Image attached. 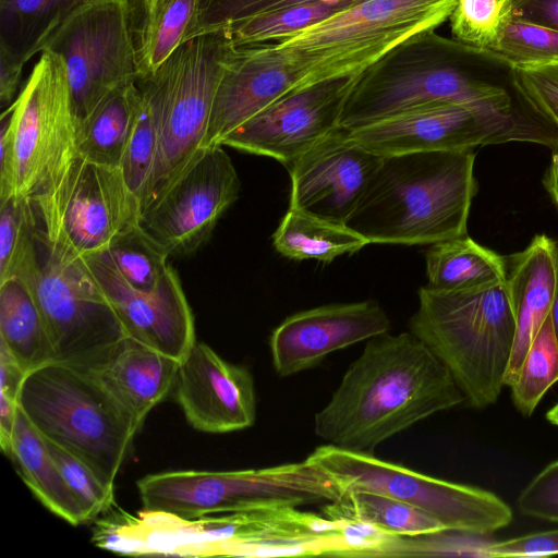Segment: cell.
Wrapping results in <instances>:
<instances>
[{
	"mask_svg": "<svg viewBox=\"0 0 558 558\" xmlns=\"http://www.w3.org/2000/svg\"><path fill=\"white\" fill-rule=\"evenodd\" d=\"M465 398L446 366L410 331L367 340L328 403L314 416L318 438L374 454L387 439Z\"/></svg>",
	"mask_w": 558,
	"mask_h": 558,
	"instance_id": "cell-1",
	"label": "cell"
},
{
	"mask_svg": "<svg viewBox=\"0 0 558 558\" xmlns=\"http://www.w3.org/2000/svg\"><path fill=\"white\" fill-rule=\"evenodd\" d=\"M474 149L384 157L345 225L369 243L434 244L468 234Z\"/></svg>",
	"mask_w": 558,
	"mask_h": 558,
	"instance_id": "cell-2",
	"label": "cell"
},
{
	"mask_svg": "<svg viewBox=\"0 0 558 558\" xmlns=\"http://www.w3.org/2000/svg\"><path fill=\"white\" fill-rule=\"evenodd\" d=\"M456 4L457 0H359L277 39L269 47L291 75L283 97L341 82L352 92L353 82L368 69L449 20Z\"/></svg>",
	"mask_w": 558,
	"mask_h": 558,
	"instance_id": "cell-3",
	"label": "cell"
},
{
	"mask_svg": "<svg viewBox=\"0 0 558 558\" xmlns=\"http://www.w3.org/2000/svg\"><path fill=\"white\" fill-rule=\"evenodd\" d=\"M515 330L507 280L457 292L422 287L409 320V331L446 366L465 401L480 410L500 396Z\"/></svg>",
	"mask_w": 558,
	"mask_h": 558,
	"instance_id": "cell-4",
	"label": "cell"
},
{
	"mask_svg": "<svg viewBox=\"0 0 558 558\" xmlns=\"http://www.w3.org/2000/svg\"><path fill=\"white\" fill-rule=\"evenodd\" d=\"M295 508L183 518L143 509L136 515L113 511L96 522L93 542L133 556L234 557L281 554L303 535Z\"/></svg>",
	"mask_w": 558,
	"mask_h": 558,
	"instance_id": "cell-5",
	"label": "cell"
},
{
	"mask_svg": "<svg viewBox=\"0 0 558 558\" xmlns=\"http://www.w3.org/2000/svg\"><path fill=\"white\" fill-rule=\"evenodd\" d=\"M17 402L43 437L114 486L140 428L90 372L46 363L26 374Z\"/></svg>",
	"mask_w": 558,
	"mask_h": 558,
	"instance_id": "cell-6",
	"label": "cell"
},
{
	"mask_svg": "<svg viewBox=\"0 0 558 558\" xmlns=\"http://www.w3.org/2000/svg\"><path fill=\"white\" fill-rule=\"evenodd\" d=\"M143 509L183 518L339 502V483L308 458L300 462L236 471L178 470L136 482Z\"/></svg>",
	"mask_w": 558,
	"mask_h": 558,
	"instance_id": "cell-7",
	"label": "cell"
},
{
	"mask_svg": "<svg viewBox=\"0 0 558 558\" xmlns=\"http://www.w3.org/2000/svg\"><path fill=\"white\" fill-rule=\"evenodd\" d=\"M229 39L222 29L181 45L153 73L137 77L159 122L155 161L141 201L150 206L204 148Z\"/></svg>",
	"mask_w": 558,
	"mask_h": 558,
	"instance_id": "cell-8",
	"label": "cell"
},
{
	"mask_svg": "<svg viewBox=\"0 0 558 558\" xmlns=\"http://www.w3.org/2000/svg\"><path fill=\"white\" fill-rule=\"evenodd\" d=\"M31 202L39 243L62 262L106 250L119 232L141 217L140 201L121 169L80 155Z\"/></svg>",
	"mask_w": 558,
	"mask_h": 558,
	"instance_id": "cell-9",
	"label": "cell"
},
{
	"mask_svg": "<svg viewBox=\"0 0 558 558\" xmlns=\"http://www.w3.org/2000/svg\"><path fill=\"white\" fill-rule=\"evenodd\" d=\"M441 101L506 116L537 114L518 92L512 68L473 48L461 64L433 65L353 90L339 128L356 129L411 107Z\"/></svg>",
	"mask_w": 558,
	"mask_h": 558,
	"instance_id": "cell-10",
	"label": "cell"
},
{
	"mask_svg": "<svg viewBox=\"0 0 558 558\" xmlns=\"http://www.w3.org/2000/svg\"><path fill=\"white\" fill-rule=\"evenodd\" d=\"M347 131L354 143L383 158L509 142L551 148L558 140V130L538 114L506 116L445 101L411 107Z\"/></svg>",
	"mask_w": 558,
	"mask_h": 558,
	"instance_id": "cell-11",
	"label": "cell"
},
{
	"mask_svg": "<svg viewBox=\"0 0 558 558\" xmlns=\"http://www.w3.org/2000/svg\"><path fill=\"white\" fill-rule=\"evenodd\" d=\"M307 458L345 494L364 489L402 500L433 515L447 530L490 535L513 519L511 508L492 492L429 476L375 454L324 445Z\"/></svg>",
	"mask_w": 558,
	"mask_h": 558,
	"instance_id": "cell-12",
	"label": "cell"
},
{
	"mask_svg": "<svg viewBox=\"0 0 558 558\" xmlns=\"http://www.w3.org/2000/svg\"><path fill=\"white\" fill-rule=\"evenodd\" d=\"M43 51L65 64L77 126L110 92L137 78L132 1H85Z\"/></svg>",
	"mask_w": 558,
	"mask_h": 558,
	"instance_id": "cell-13",
	"label": "cell"
},
{
	"mask_svg": "<svg viewBox=\"0 0 558 558\" xmlns=\"http://www.w3.org/2000/svg\"><path fill=\"white\" fill-rule=\"evenodd\" d=\"M4 111L14 137L16 196L31 201L78 155L63 60L53 52H40L20 94Z\"/></svg>",
	"mask_w": 558,
	"mask_h": 558,
	"instance_id": "cell-14",
	"label": "cell"
},
{
	"mask_svg": "<svg viewBox=\"0 0 558 558\" xmlns=\"http://www.w3.org/2000/svg\"><path fill=\"white\" fill-rule=\"evenodd\" d=\"M53 350V362L93 372L107 362L126 335L81 258L62 262L45 251L29 289Z\"/></svg>",
	"mask_w": 558,
	"mask_h": 558,
	"instance_id": "cell-15",
	"label": "cell"
},
{
	"mask_svg": "<svg viewBox=\"0 0 558 558\" xmlns=\"http://www.w3.org/2000/svg\"><path fill=\"white\" fill-rule=\"evenodd\" d=\"M222 147L203 148L141 214V227L170 257L187 256L201 248L239 197L241 182Z\"/></svg>",
	"mask_w": 558,
	"mask_h": 558,
	"instance_id": "cell-16",
	"label": "cell"
},
{
	"mask_svg": "<svg viewBox=\"0 0 558 558\" xmlns=\"http://www.w3.org/2000/svg\"><path fill=\"white\" fill-rule=\"evenodd\" d=\"M116 313L126 337L182 361L195 340L192 308L175 269L169 267L156 289H133L107 252L80 257Z\"/></svg>",
	"mask_w": 558,
	"mask_h": 558,
	"instance_id": "cell-17",
	"label": "cell"
},
{
	"mask_svg": "<svg viewBox=\"0 0 558 558\" xmlns=\"http://www.w3.org/2000/svg\"><path fill=\"white\" fill-rule=\"evenodd\" d=\"M381 160L338 128L286 167L291 182L289 208L345 223Z\"/></svg>",
	"mask_w": 558,
	"mask_h": 558,
	"instance_id": "cell-18",
	"label": "cell"
},
{
	"mask_svg": "<svg viewBox=\"0 0 558 558\" xmlns=\"http://www.w3.org/2000/svg\"><path fill=\"white\" fill-rule=\"evenodd\" d=\"M335 84L280 98L220 145L271 157L288 167L339 128L350 92L342 82Z\"/></svg>",
	"mask_w": 558,
	"mask_h": 558,
	"instance_id": "cell-19",
	"label": "cell"
},
{
	"mask_svg": "<svg viewBox=\"0 0 558 558\" xmlns=\"http://www.w3.org/2000/svg\"><path fill=\"white\" fill-rule=\"evenodd\" d=\"M378 302L329 304L288 316L269 338L274 369L288 377L320 364L327 355L389 332Z\"/></svg>",
	"mask_w": 558,
	"mask_h": 558,
	"instance_id": "cell-20",
	"label": "cell"
},
{
	"mask_svg": "<svg viewBox=\"0 0 558 558\" xmlns=\"http://www.w3.org/2000/svg\"><path fill=\"white\" fill-rule=\"evenodd\" d=\"M173 391L187 423L199 432L223 434L255 423L250 369L223 360L204 342L196 341L180 362Z\"/></svg>",
	"mask_w": 558,
	"mask_h": 558,
	"instance_id": "cell-21",
	"label": "cell"
},
{
	"mask_svg": "<svg viewBox=\"0 0 558 558\" xmlns=\"http://www.w3.org/2000/svg\"><path fill=\"white\" fill-rule=\"evenodd\" d=\"M290 85L289 70L269 45L229 43L203 147L220 145L229 133L283 97Z\"/></svg>",
	"mask_w": 558,
	"mask_h": 558,
	"instance_id": "cell-22",
	"label": "cell"
},
{
	"mask_svg": "<svg viewBox=\"0 0 558 558\" xmlns=\"http://www.w3.org/2000/svg\"><path fill=\"white\" fill-rule=\"evenodd\" d=\"M506 257V280L515 312L517 330L505 386L514 381L539 328L549 316L558 286V244L535 235L529 245Z\"/></svg>",
	"mask_w": 558,
	"mask_h": 558,
	"instance_id": "cell-23",
	"label": "cell"
},
{
	"mask_svg": "<svg viewBox=\"0 0 558 558\" xmlns=\"http://www.w3.org/2000/svg\"><path fill=\"white\" fill-rule=\"evenodd\" d=\"M180 361L126 337L112 356L90 372L138 428L174 388Z\"/></svg>",
	"mask_w": 558,
	"mask_h": 558,
	"instance_id": "cell-24",
	"label": "cell"
},
{
	"mask_svg": "<svg viewBox=\"0 0 558 558\" xmlns=\"http://www.w3.org/2000/svg\"><path fill=\"white\" fill-rule=\"evenodd\" d=\"M137 77L158 69L196 37L202 0H131Z\"/></svg>",
	"mask_w": 558,
	"mask_h": 558,
	"instance_id": "cell-25",
	"label": "cell"
},
{
	"mask_svg": "<svg viewBox=\"0 0 558 558\" xmlns=\"http://www.w3.org/2000/svg\"><path fill=\"white\" fill-rule=\"evenodd\" d=\"M9 457L16 463L29 490L47 509L72 525L86 523L80 504L52 460L44 438L20 407Z\"/></svg>",
	"mask_w": 558,
	"mask_h": 558,
	"instance_id": "cell-26",
	"label": "cell"
},
{
	"mask_svg": "<svg viewBox=\"0 0 558 558\" xmlns=\"http://www.w3.org/2000/svg\"><path fill=\"white\" fill-rule=\"evenodd\" d=\"M427 288L457 292L506 281V257L468 234L432 244L425 254Z\"/></svg>",
	"mask_w": 558,
	"mask_h": 558,
	"instance_id": "cell-27",
	"label": "cell"
},
{
	"mask_svg": "<svg viewBox=\"0 0 558 558\" xmlns=\"http://www.w3.org/2000/svg\"><path fill=\"white\" fill-rule=\"evenodd\" d=\"M141 101L136 81L110 92L76 126V149L88 161L119 167Z\"/></svg>",
	"mask_w": 558,
	"mask_h": 558,
	"instance_id": "cell-28",
	"label": "cell"
},
{
	"mask_svg": "<svg viewBox=\"0 0 558 558\" xmlns=\"http://www.w3.org/2000/svg\"><path fill=\"white\" fill-rule=\"evenodd\" d=\"M0 341L27 373L54 359L34 294L17 279L0 283Z\"/></svg>",
	"mask_w": 558,
	"mask_h": 558,
	"instance_id": "cell-29",
	"label": "cell"
},
{
	"mask_svg": "<svg viewBox=\"0 0 558 558\" xmlns=\"http://www.w3.org/2000/svg\"><path fill=\"white\" fill-rule=\"evenodd\" d=\"M324 512L329 519L365 524L389 536L410 537L447 530L415 506L364 489L348 492L341 501L328 504Z\"/></svg>",
	"mask_w": 558,
	"mask_h": 558,
	"instance_id": "cell-30",
	"label": "cell"
},
{
	"mask_svg": "<svg viewBox=\"0 0 558 558\" xmlns=\"http://www.w3.org/2000/svg\"><path fill=\"white\" fill-rule=\"evenodd\" d=\"M272 243L278 253L290 259H316L327 264L369 244L345 223L292 208H289L272 234Z\"/></svg>",
	"mask_w": 558,
	"mask_h": 558,
	"instance_id": "cell-31",
	"label": "cell"
},
{
	"mask_svg": "<svg viewBox=\"0 0 558 558\" xmlns=\"http://www.w3.org/2000/svg\"><path fill=\"white\" fill-rule=\"evenodd\" d=\"M87 0H0V50L24 64Z\"/></svg>",
	"mask_w": 558,
	"mask_h": 558,
	"instance_id": "cell-32",
	"label": "cell"
},
{
	"mask_svg": "<svg viewBox=\"0 0 558 558\" xmlns=\"http://www.w3.org/2000/svg\"><path fill=\"white\" fill-rule=\"evenodd\" d=\"M38 242V222L32 202L13 196L0 203V283L17 279L34 288L41 266Z\"/></svg>",
	"mask_w": 558,
	"mask_h": 558,
	"instance_id": "cell-33",
	"label": "cell"
},
{
	"mask_svg": "<svg viewBox=\"0 0 558 558\" xmlns=\"http://www.w3.org/2000/svg\"><path fill=\"white\" fill-rule=\"evenodd\" d=\"M138 221L119 232L105 251L129 286L149 292L166 276L170 256L145 232Z\"/></svg>",
	"mask_w": 558,
	"mask_h": 558,
	"instance_id": "cell-34",
	"label": "cell"
},
{
	"mask_svg": "<svg viewBox=\"0 0 558 558\" xmlns=\"http://www.w3.org/2000/svg\"><path fill=\"white\" fill-rule=\"evenodd\" d=\"M558 381V340L550 316L539 328L518 375L511 399L523 416H530L547 390Z\"/></svg>",
	"mask_w": 558,
	"mask_h": 558,
	"instance_id": "cell-35",
	"label": "cell"
},
{
	"mask_svg": "<svg viewBox=\"0 0 558 558\" xmlns=\"http://www.w3.org/2000/svg\"><path fill=\"white\" fill-rule=\"evenodd\" d=\"M348 4L313 1L274 12L247 16L221 28L234 46L258 45L310 26Z\"/></svg>",
	"mask_w": 558,
	"mask_h": 558,
	"instance_id": "cell-36",
	"label": "cell"
},
{
	"mask_svg": "<svg viewBox=\"0 0 558 558\" xmlns=\"http://www.w3.org/2000/svg\"><path fill=\"white\" fill-rule=\"evenodd\" d=\"M514 1L457 0L449 17L454 40L480 50H489L511 21Z\"/></svg>",
	"mask_w": 558,
	"mask_h": 558,
	"instance_id": "cell-37",
	"label": "cell"
},
{
	"mask_svg": "<svg viewBox=\"0 0 558 558\" xmlns=\"http://www.w3.org/2000/svg\"><path fill=\"white\" fill-rule=\"evenodd\" d=\"M487 51L512 69L558 64V31L513 14L497 44Z\"/></svg>",
	"mask_w": 558,
	"mask_h": 558,
	"instance_id": "cell-38",
	"label": "cell"
},
{
	"mask_svg": "<svg viewBox=\"0 0 558 558\" xmlns=\"http://www.w3.org/2000/svg\"><path fill=\"white\" fill-rule=\"evenodd\" d=\"M158 138L157 111L150 100L141 92V101L120 163L124 180L137 196L140 205L155 161Z\"/></svg>",
	"mask_w": 558,
	"mask_h": 558,
	"instance_id": "cell-39",
	"label": "cell"
},
{
	"mask_svg": "<svg viewBox=\"0 0 558 558\" xmlns=\"http://www.w3.org/2000/svg\"><path fill=\"white\" fill-rule=\"evenodd\" d=\"M402 541L400 536L383 535L373 555H432V556H463L489 558V547L494 539L490 535L470 532L444 530L437 533L413 536L416 541Z\"/></svg>",
	"mask_w": 558,
	"mask_h": 558,
	"instance_id": "cell-40",
	"label": "cell"
},
{
	"mask_svg": "<svg viewBox=\"0 0 558 558\" xmlns=\"http://www.w3.org/2000/svg\"><path fill=\"white\" fill-rule=\"evenodd\" d=\"M43 438L66 485L80 504L85 521L94 520L98 514L106 512L113 502L114 486L106 483L93 468L71 451L50 439Z\"/></svg>",
	"mask_w": 558,
	"mask_h": 558,
	"instance_id": "cell-41",
	"label": "cell"
},
{
	"mask_svg": "<svg viewBox=\"0 0 558 558\" xmlns=\"http://www.w3.org/2000/svg\"><path fill=\"white\" fill-rule=\"evenodd\" d=\"M512 72L522 98L558 130V64L513 68Z\"/></svg>",
	"mask_w": 558,
	"mask_h": 558,
	"instance_id": "cell-42",
	"label": "cell"
},
{
	"mask_svg": "<svg viewBox=\"0 0 558 558\" xmlns=\"http://www.w3.org/2000/svg\"><path fill=\"white\" fill-rule=\"evenodd\" d=\"M521 513L558 523V460L546 465L518 498Z\"/></svg>",
	"mask_w": 558,
	"mask_h": 558,
	"instance_id": "cell-43",
	"label": "cell"
},
{
	"mask_svg": "<svg viewBox=\"0 0 558 558\" xmlns=\"http://www.w3.org/2000/svg\"><path fill=\"white\" fill-rule=\"evenodd\" d=\"M558 554V530L530 533L506 541H494L489 558L541 557Z\"/></svg>",
	"mask_w": 558,
	"mask_h": 558,
	"instance_id": "cell-44",
	"label": "cell"
},
{
	"mask_svg": "<svg viewBox=\"0 0 558 558\" xmlns=\"http://www.w3.org/2000/svg\"><path fill=\"white\" fill-rule=\"evenodd\" d=\"M13 196H16L14 137L9 112L3 111L0 131V203Z\"/></svg>",
	"mask_w": 558,
	"mask_h": 558,
	"instance_id": "cell-45",
	"label": "cell"
},
{
	"mask_svg": "<svg viewBox=\"0 0 558 558\" xmlns=\"http://www.w3.org/2000/svg\"><path fill=\"white\" fill-rule=\"evenodd\" d=\"M513 14L558 31V0H515Z\"/></svg>",
	"mask_w": 558,
	"mask_h": 558,
	"instance_id": "cell-46",
	"label": "cell"
},
{
	"mask_svg": "<svg viewBox=\"0 0 558 558\" xmlns=\"http://www.w3.org/2000/svg\"><path fill=\"white\" fill-rule=\"evenodd\" d=\"M27 372L0 341V393L17 401Z\"/></svg>",
	"mask_w": 558,
	"mask_h": 558,
	"instance_id": "cell-47",
	"label": "cell"
},
{
	"mask_svg": "<svg viewBox=\"0 0 558 558\" xmlns=\"http://www.w3.org/2000/svg\"><path fill=\"white\" fill-rule=\"evenodd\" d=\"M24 65L22 61L0 50V102L3 111L15 100Z\"/></svg>",
	"mask_w": 558,
	"mask_h": 558,
	"instance_id": "cell-48",
	"label": "cell"
},
{
	"mask_svg": "<svg viewBox=\"0 0 558 558\" xmlns=\"http://www.w3.org/2000/svg\"><path fill=\"white\" fill-rule=\"evenodd\" d=\"M19 411V402L0 393V445L2 451L10 456L12 435Z\"/></svg>",
	"mask_w": 558,
	"mask_h": 558,
	"instance_id": "cell-49",
	"label": "cell"
},
{
	"mask_svg": "<svg viewBox=\"0 0 558 558\" xmlns=\"http://www.w3.org/2000/svg\"><path fill=\"white\" fill-rule=\"evenodd\" d=\"M550 149V162L543 175V185L558 209V140Z\"/></svg>",
	"mask_w": 558,
	"mask_h": 558,
	"instance_id": "cell-50",
	"label": "cell"
},
{
	"mask_svg": "<svg viewBox=\"0 0 558 558\" xmlns=\"http://www.w3.org/2000/svg\"><path fill=\"white\" fill-rule=\"evenodd\" d=\"M549 316H550V319H551V323H553L555 335H556L557 340H558V286H557V289H556V294H555V299H554V302H553V306H551V311H550Z\"/></svg>",
	"mask_w": 558,
	"mask_h": 558,
	"instance_id": "cell-51",
	"label": "cell"
},
{
	"mask_svg": "<svg viewBox=\"0 0 558 558\" xmlns=\"http://www.w3.org/2000/svg\"><path fill=\"white\" fill-rule=\"evenodd\" d=\"M546 418L549 423L558 426V402L547 411Z\"/></svg>",
	"mask_w": 558,
	"mask_h": 558,
	"instance_id": "cell-52",
	"label": "cell"
},
{
	"mask_svg": "<svg viewBox=\"0 0 558 558\" xmlns=\"http://www.w3.org/2000/svg\"><path fill=\"white\" fill-rule=\"evenodd\" d=\"M352 1H353V2H356V1H359V0H352Z\"/></svg>",
	"mask_w": 558,
	"mask_h": 558,
	"instance_id": "cell-53",
	"label": "cell"
},
{
	"mask_svg": "<svg viewBox=\"0 0 558 558\" xmlns=\"http://www.w3.org/2000/svg\"><path fill=\"white\" fill-rule=\"evenodd\" d=\"M203 1V0H202Z\"/></svg>",
	"mask_w": 558,
	"mask_h": 558,
	"instance_id": "cell-54",
	"label": "cell"
}]
</instances>
